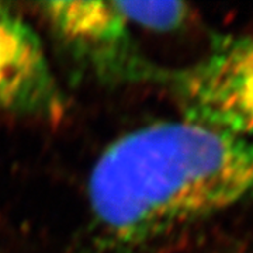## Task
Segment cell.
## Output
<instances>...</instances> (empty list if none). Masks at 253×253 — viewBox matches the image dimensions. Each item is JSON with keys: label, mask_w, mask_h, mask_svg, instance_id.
Here are the masks:
<instances>
[{"label": "cell", "mask_w": 253, "mask_h": 253, "mask_svg": "<svg viewBox=\"0 0 253 253\" xmlns=\"http://www.w3.org/2000/svg\"><path fill=\"white\" fill-rule=\"evenodd\" d=\"M253 200V139L187 120L120 136L89 179L91 218L117 248H139Z\"/></svg>", "instance_id": "cell-1"}, {"label": "cell", "mask_w": 253, "mask_h": 253, "mask_svg": "<svg viewBox=\"0 0 253 253\" xmlns=\"http://www.w3.org/2000/svg\"><path fill=\"white\" fill-rule=\"evenodd\" d=\"M165 79L184 120L253 139V33L222 41Z\"/></svg>", "instance_id": "cell-2"}, {"label": "cell", "mask_w": 253, "mask_h": 253, "mask_svg": "<svg viewBox=\"0 0 253 253\" xmlns=\"http://www.w3.org/2000/svg\"><path fill=\"white\" fill-rule=\"evenodd\" d=\"M40 7L65 48L100 81L165 79L138 49L114 1H46Z\"/></svg>", "instance_id": "cell-3"}, {"label": "cell", "mask_w": 253, "mask_h": 253, "mask_svg": "<svg viewBox=\"0 0 253 253\" xmlns=\"http://www.w3.org/2000/svg\"><path fill=\"white\" fill-rule=\"evenodd\" d=\"M0 110L58 120L65 103L34 30L0 3Z\"/></svg>", "instance_id": "cell-4"}, {"label": "cell", "mask_w": 253, "mask_h": 253, "mask_svg": "<svg viewBox=\"0 0 253 253\" xmlns=\"http://www.w3.org/2000/svg\"><path fill=\"white\" fill-rule=\"evenodd\" d=\"M118 11L131 24L169 33L184 23L189 9L181 1H114Z\"/></svg>", "instance_id": "cell-5"}]
</instances>
